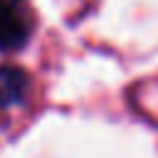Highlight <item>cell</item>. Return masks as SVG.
<instances>
[{"instance_id": "1", "label": "cell", "mask_w": 158, "mask_h": 158, "mask_svg": "<svg viewBox=\"0 0 158 158\" xmlns=\"http://www.w3.org/2000/svg\"><path fill=\"white\" fill-rule=\"evenodd\" d=\"M35 17L27 0H0V52H17L32 37Z\"/></svg>"}, {"instance_id": "2", "label": "cell", "mask_w": 158, "mask_h": 158, "mask_svg": "<svg viewBox=\"0 0 158 158\" xmlns=\"http://www.w3.org/2000/svg\"><path fill=\"white\" fill-rule=\"evenodd\" d=\"M27 91H30V74L15 64H0V109L22 104Z\"/></svg>"}]
</instances>
